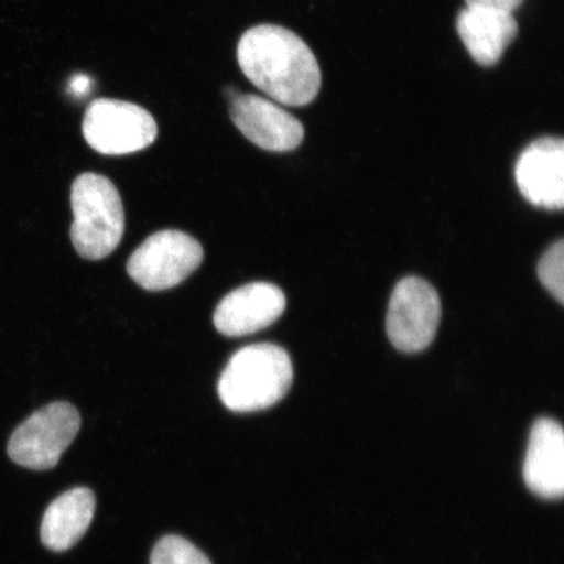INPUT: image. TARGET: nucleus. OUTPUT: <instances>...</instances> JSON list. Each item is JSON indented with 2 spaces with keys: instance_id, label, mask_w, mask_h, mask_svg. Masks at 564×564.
<instances>
[{
  "instance_id": "9b49d317",
  "label": "nucleus",
  "mask_w": 564,
  "mask_h": 564,
  "mask_svg": "<svg viewBox=\"0 0 564 564\" xmlns=\"http://www.w3.org/2000/svg\"><path fill=\"white\" fill-rule=\"evenodd\" d=\"M525 484L535 496L558 499L564 490V435L558 422H534L523 468Z\"/></svg>"
},
{
  "instance_id": "f257e3e1",
  "label": "nucleus",
  "mask_w": 564,
  "mask_h": 564,
  "mask_svg": "<svg viewBox=\"0 0 564 564\" xmlns=\"http://www.w3.org/2000/svg\"><path fill=\"white\" fill-rule=\"evenodd\" d=\"M239 67L274 102L306 106L319 94L322 74L312 48L279 25L251 28L239 40Z\"/></svg>"
},
{
  "instance_id": "20e7f679",
  "label": "nucleus",
  "mask_w": 564,
  "mask_h": 564,
  "mask_svg": "<svg viewBox=\"0 0 564 564\" xmlns=\"http://www.w3.org/2000/svg\"><path fill=\"white\" fill-rule=\"evenodd\" d=\"M80 423V414L74 405L63 401L48 404L13 432L9 456L28 469H52L79 433Z\"/></svg>"
},
{
  "instance_id": "39448f33",
  "label": "nucleus",
  "mask_w": 564,
  "mask_h": 564,
  "mask_svg": "<svg viewBox=\"0 0 564 564\" xmlns=\"http://www.w3.org/2000/svg\"><path fill=\"white\" fill-rule=\"evenodd\" d=\"M83 133L94 150L122 156L145 150L158 138V123L137 104L100 98L88 106Z\"/></svg>"
},
{
  "instance_id": "0eeeda50",
  "label": "nucleus",
  "mask_w": 564,
  "mask_h": 564,
  "mask_svg": "<svg viewBox=\"0 0 564 564\" xmlns=\"http://www.w3.org/2000/svg\"><path fill=\"white\" fill-rule=\"evenodd\" d=\"M441 299L427 281L406 278L394 286L386 317L388 338L403 352H419L433 343L441 322Z\"/></svg>"
},
{
  "instance_id": "6e6552de",
  "label": "nucleus",
  "mask_w": 564,
  "mask_h": 564,
  "mask_svg": "<svg viewBox=\"0 0 564 564\" xmlns=\"http://www.w3.org/2000/svg\"><path fill=\"white\" fill-rule=\"evenodd\" d=\"M230 118L251 143L264 151H293L305 138V129L297 118L276 102L257 95L232 98Z\"/></svg>"
},
{
  "instance_id": "1a4fd4ad",
  "label": "nucleus",
  "mask_w": 564,
  "mask_h": 564,
  "mask_svg": "<svg viewBox=\"0 0 564 564\" xmlns=\"http://www.w3.org/2000/svg\"><path fill=\"white\" fill-rule=\"evenodd\" d=\"M519 192L539 208L564 206V143L561 138H541L520 154L514 167Z\"/></svg>"
},
{
  "instance_id": "f3484780",
  "label": "nucleus",
  "mask_w": 564,
  "mask_h": 564,
  "mask_svg": "<svg viewBox=\"0 0 564 564\" xmlns=\"http://www.w3.org/2000/svg\"><path fill=\"white\" fill-rule=\"evenodd\" d=\"M91 82L87 75H76L69 83V91L76 96L87 95Z\"/></svg>"
},
{
  "instance_id": "f03ea898",
  "label": "nucleus",
  "mask_w": 564,
  "mask_h": 564,
  "mask_svg": "<svg viewBox=\"0 0 564 564\" xmlns=\"http://www.w3.org/2000/svg\"><path fill=\"white\" fill-rule=\"evenodd\" d=\"M292 383L288 352L278 345L253 344L230 358L218 380V397L231 412H258L276 405Z\"/></svg>"
},
{
  "instance_id": "2eb2a0df",
  "label": "nucleus",
  "mask_w": 564,
  "mask_h": 564,
  "mask_svg": "<svg viewBox=\"0 0 564 564\" xmlns=\"http://www.w3.org/2000/svg\"><path fill=\"white\" fill-rule=\"evenodd\" d=\"M564 242L560 239L558 242L549 247L544 257L541 258L538 274L541 284L546 288V291L563 305L564 302Z\"/></svg>"
},
{
  "instance_id": "dca6fc26",
  "label": "nucleus",
  "mask_w": 564,
  "mask_h": 564,
  "mask_svg": "<svg viewBox=\"0 0 564 564\" xmlns=\"http://www.w3.org/2000/svg\"><path fill=\"white\" fill-rule=\"evenodd\" d=\"M467 6L485 7V9L499 10L513 13L523 4L524 0H465Z\"/></svg>"
},
{
  "instance_id": "4468645a",
  "label": "nucleus",
  "mask_w": 564,
  "mask_h": 564,
  "mask_svg": "<svg viewBox=\"0 0 564 564\" xmlns=\"http://www.w3.org/2000/svg\"><path fill=\"white\" fill-rule=\"evenodd\" d=\"M151 564H212L207 555L200 552L192 542L166 535L154 546Z\"/></svg>"
},
{
  "instance_id": "f8f14e48",
  "label": "nucleus",
  "mask_w": 564,
  "mask_h": 564,
  "mask_svg": "<svg viewBox=\"0 0 564 564\" xmlns=\"http://www.w3.org/2000/svg\"><path fill=\"white\" fill-rule=\"evenodd\" d=\"M456 28L471 58L485 67L497 65L519 31L513 13L471 6L458 13Z\"/></svg>"
},
{
  "instance_id": "423d86ee",
  "label": "nucleus",
  "mask_w": 564,
  "mask_h": 564,
  "mask_svg": "<svg viewBox=\"0 0 564 564\" xmlns=\"http://www.w3.org/2000/svg\"><path fill=\"white\" fill-rule=\"evenodd\" d=\"M203 258V247L195 238L178 230H162L132 253L127 272L147 291H166L185 281Z\"/></svg>"
},
{
  "instance_id": "7ed1b4c3",
  "label": "nucleus",
  "mask_w": 564,
  "mask_h": 564,
  "mask_svg": "<svg viewBox=\"0 0 564 564\" xmlns=\"http://www.w3.org/2000/svg\"><path fill=\"white\" fill-rule=\"evenodd\" d=\"M74 224L70 239L88 260L109 257L122 241L124 210L118 189L109 178L95 173L77 176L70 189Z\"/></svg>"
},
{
  "instance_id": "9d476101",
  "label": "nucleus",
  "mask_w": 564,
  "mask_h": 564,
  "mask_svg": "<svg viewBox=\"0 0 564 564\" xmlns=\"http://www.w3.org/2000/svg\"><path fill=\"white\" fill-rule=\"evenodd\" d=\"M286 299L280 288L268 282H252L225 297L214 315L218 333L239 337L259 333L285 312Z\"/></svg>"
},
{
  "instance_id": "ddd939ff",
  "label": "nucleus",
  "mask_w": 564,
  "mask_h": 564,
  "mask_svg": "<svg viewBox=\"0 0 564 564\" xmlns=\"http://www.w3.org/2000/svg\"><path fill=\"white\" fill-rule=\"evenodd\" d=\"M95 510L94 491L76 488L62 494L47 507L42 519V544L58 553L75 546L88 531Z\"/></svg>"
}]
</instances>
